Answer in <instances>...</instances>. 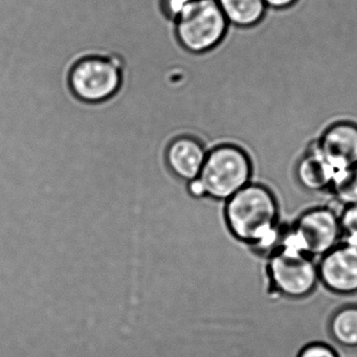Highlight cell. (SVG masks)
Wrapping results in <instances>:
<instances>
[{
    "label": "cell",
    "mask_w": 357,
    "mask_h": 357,
    "mask_svg": "<svg viewBox=\"0 0 357 357\" xmlns=\"http://www.w3.org/2000/svg\"><path fill=\"white\" fill-rule=\"evenodd\" d=\"M298 357H340V353L331 344L313 342L300 349Z\"/></svg>",
    "instance_id": "15"
},
{
    "label": "cell",
    "mask_w": 357,
    "mask_h": 357,
    "mask_svg": "<svg viewBox=\"0 0 357 357\" xmlns=\"http://www.w3.org/2000/svg\"><path fill=\"white\" fill-rule=\"evenodd\" d=\"M330 337L344 348H357V305L340 307L328 323Z\"/></svg>",
    "instance_id": "12"
},
{
    "label": "cell",
    "mask_w": 357,
    "mask_h": 357,
    "mask_svg": "<svg viewBox=\"0 0 357 357\" xmlns=\"http://www.w3.org/2000/svg\"><path fill=\"white\" fill-rule=\"evenodd\" d=\"M294 175L303 190L315 194L329 192L337 176L335 171L317 149L314 141L309 144L296 162Z\"/></svg>",
    "instance_id": "10"
},
{
    "label": "cell",
    "mask_w": 357,
    "mask_h": 357,
    "mask_svg": "<svg viewBox=\"0 0 357 357\" xmlns=\"http://www.w3.org/2000/svg\"><path fill=\"white\" fill-rule=\"evenodd\" d=\"M267 9L271 11L282 12L288 11L291 8L296 7L300 0H263Z\"/></svg>",
    "instance_id": "16"
},
{
    "label": "cell",
    "mask_w": 357,
    "mask_h": 357,
    "mask_svg": "<svg viewBox=\"0 0 357 357\" xmlns=\"http://www.w3.org/2000/svg\"><path fill=\"white\" fill-rule=\"evenodd\" d=\"M208 152V148L199 139L178 137L167 149V166L173 175L189 183L199 176Z\"/></svg>",
    "instance_id": "9"
},
{
    "label": "cell",
    "mask_w": 357,
    "mask_h": 357,
    "mask_svg": "<svg viewBox=\"0 0 357 357\" xmlns=\"http://www.w3.org/2000/svg\"><path fill=\"white\" fill-rule=\"evenodd\" d=\"M122 75L116 63L109 59L89 57L75 66L70 84L78 99L99 103L112 98L120 89Z\"/></svg>",
    "instance_id": "6"
},
{
    "label": "cell",
    "mask_w": 357,
    "mask_h": 357,
    "mask_svg": "<svg viewBox=\"0 0 357 357\" xmlns=\"http://www.w3.org/2000/svg\"><path fill=\"white\" fill-rule=\"evenodd\" d=\"M314 143L337 176L357 167L356 121L349 119L333 121L324 127Z\"/></svg>",
    "instance_id": "8"
},
{
    "label": "cell",
    "mask_w": 357,
    "mask_h": 357,
    "mask_svg": "<svg viewBox=\"0 0 357 357\" xmlns=\"http://www.w3.org/2000/svg\"><path fill=\"white\" fill-rule=\"evenodd\" d=\"M329 193L342 208L357 204V167L340 173L332 183Z\"/></svg>",
    "instance_id": "13"
},
{
    "label": "cell",
    "mask_w": 357,
    "mask_h": 357,
    "mask_svg": "<svg viewBox=\"0 0 357 357\" xmlns=\"http://www.w3.org/2000/svg\"><path fill=\"white\" fill-rule=\"evenodd\" d=\"M282 234V245L321 258L342 241L340 213L327 206L307 208Z\"/></svg>",
    "instance_id": "3"
},
{
    "label": "cell",
    "mask_w": 357,
    "mask_h": 357,
    "mask_svg": "<svg viewBox=\"0 0 357 357\" xmlns=\"http://www.w3.org/2000/svg\"><path fill=\"white\" fill-rule=\"evenodd\" d=\"M252 173L254 165L248 152L239 144L223 142L208 150L196 181L204 198L225 202L252 183Z\"/></svg>",
    "instance_id": "2"
},
{
    "label": "cell",
    "mask_w": 357,
    "mask_h": 357,
    "mask_svg": "<svg viewBox=\"0 0 357 357\" xmlns=\"http://www.w3.org/2000/svg\"><path fill=\"white\" fill-rule=\"evenodd\" d=\"M342 241L357 246V204L344 206L340 213Z\"/></svg>",
    "instance_id": "14"
},
{
    "label": "cell",
    "mask_w": 357,
    "mask_h": 357,
    "mask_svg": "<svg viewBox=\"0 0 357 357\" xmlns=\"http://www.w3.org/2000/svg\"><path fill=\"white\" fill-rule=\"evenodd\" d=\"M229 30V22L217 0H191L177 20L179 41L192 53L216 49Z\"/></svg>",
    "instance_id": "5"
},
{
    "label": "cell",
    "mask_w": 357,
    "mask_h": 357,
    "mask_svg": "<svg viewBox=\"0 0 357 357\" xmlns=\"http://www.w3.org/2000/svg\"><path fill=\"white\" fill-rule=\"evenodd\" d=\"M229 26L236 30L255 29L267 15L263 0H217Z\"/></svg>",
    "instance_id": "11"
},
{
    "label": "cell",
    "mask_w": 357,
    "mask_h": 357,
    "mask_svg": "<svg viewBox=\"0 0 357 357\" xmlns=\"http://www.w3.org/2000/svg\"><path fill=\"white\" fill-rule=\"evenodd\" d=\"M319 283L337 296L357 294V246L340 241L317 260Z\"/></svg>",
    "instance_id": "7"
},
{
    "label": "cell",
    "mask_w": 357,
    "mask_h": 357,
    "mask_svg": "<svg viewBox=\"0 0 357 357\" xmlns=\"http://www.w3.org/2000/svg\"><path fill=\"white\" fill-rule=\"evenodd\" d=\"M223 216L229 234L252 252L267 257L281 233L280 206L271 188L250 183L225 202Z\"/></svg>",
    "instance_id": "1"
},
{
    "label": "cell",
    "mask_w": 357,
    "mask_h": 357,
    "mask_svg": "<svg viewBox=\"0 0 357 357\" xmlns=\"http://www.w3.org/2000/svg\"><path fill=\"white\" fill-rule=\"evenodd\" d=\"M317 259L287 248H278L266 257L268 290L273 296L302 300L319 284Z\"/></svg>",
    "instance_id": "4"
}]
</instances>
